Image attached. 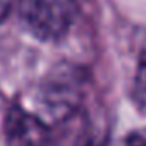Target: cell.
<instances>
[{
  "label": "cell",
  "instance_id": "3",
  "mask_svg": "<svg viewBox=\"0 0 146 146\" xmlns=\"http://www.w3.org/2000/svg\"><path fill=\"white\" fill-rule=\"evenodd\" d=\"M9 146H45L50 136V125L35 112L23 105H14L5 120Z\"/></svg>",
  "mask_w": 146,
  "mask_h": 146
},
{
  "label": "cell",
  "instance_id": "6",
  "mask_svg": "<svg viewBox=\"0 0 146 146\" xmlns=\"http://www.w3.org/2000/svg\"><path fill=\"white\" fill-rule=\"evenodd\" d=\"M11 7H12V0H0V23L9 16Z\"/></svg>",
  "mask_w": 146,
  "mask_h": 146
},
{
  "label": "cell",
  "instance_id": "4",
  "mask_svg": "<svg viewBox=\"0 0 146 146\" xmlns=\"http://www.w3.org/2000/svg\"><path fill=\"white\" fill-rule=\"evenodd\" d=\"M132 98L143 112H146V46L143 48L137 67H136V76H134V84H132Z\"/></svg>",
  "mask_w": 146,
  "mask_h": 146
},
{
  "label": "cell",
  "instance_id": "2",
  "mask_svg": "<svg viewBox=\"0 0 146 146\" xmlns=\"http://www.w3.org/2000/svg\"><path fill=\"white\" fill-rule=\"evenodd\" d=\"M78 0H21L19 17L24 29L41 41H58L72 28Z\"/></svg>",
  "mask_w": 146,
  "mask_h": 146
},
{
  "label": "cell",
  "instance_id": "1",
  "mask_svg": "<svg viewBox=\"0 0 146 146\" xmlns=\"http://www.w3.org/2000/svg\"><path fill=\"white\" fill-rule=\"evenodd\" d=\"M84 70L72 64H58L53 67L36 91L35 112L45 124L65 120L78 110L84 96Z\"/></svg>",
  "mask_w": 146,
  "mask_h": 146
},
{
  "label": "cell",
  "instance_id": "5",
  "mask_svg": "<svg viewBox=\"0 0 146 146\" xmlns=\"http://www.w3.org/2000/svg\"><path fill=\"white\" fill-rule=\"evenodd\" d=\"M125 146H146V127L134 129L125 136Z\"/></svg>",
  "mask_w": 146,
  "mask_h": 146
}]
</instances>
